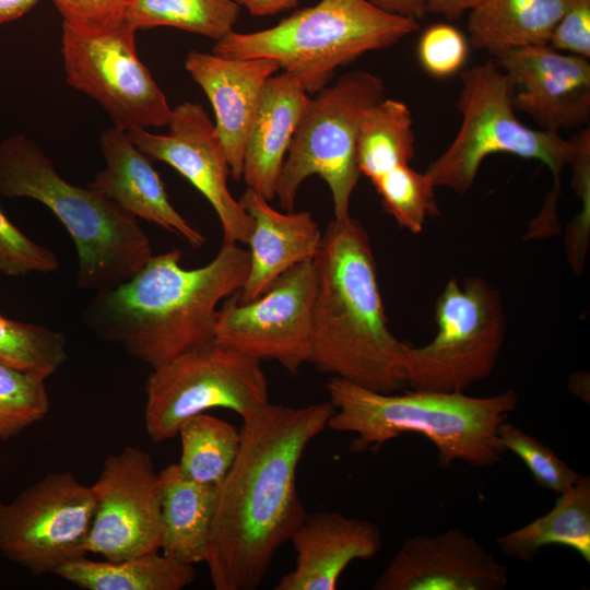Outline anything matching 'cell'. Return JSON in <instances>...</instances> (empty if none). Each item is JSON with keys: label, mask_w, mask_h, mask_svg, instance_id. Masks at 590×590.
Here are the masks:
<instances>
[{"label": "cell", "mask_w": 590, "mask_h": 590, "mask_svg": "<svg viewBox=\"0 0 590 590\" xmlns=\"http://www.w3.org/2000/svg\"><path fill=\"white\" fill-rule=\"evenodd\" d=\"M333 413L330 401L299 408L270 402L243 418L239 451L217 485L204 562L216 590H255L266 578L307 515L297 469Z\"/></svg>", "instance_id": "cell-1"}, {"label": "cell", "mask_w": 590, "mask_h": 590, "mask_svg": "<svg viewBox=\"0 0 590 590\" xmlns=\"http://www.w3.org/2000/svg\"><path fill=\"white\" fill-rule=\"evenodd\" d=\"M181 259L180 249L153 255L129 280L95 292L86 326L153 369L213 340L217 305L244 284L249 252L223 240L202 267L186 269Z\"/></svg>", "instance_id": "cell-2"}, {"label": "cell", "mask_w": 590, "mask_h": 590, "mask_svg": "<svg viewBox=\"0 0 590 590\" xmlns=\"http://www.w3.org/2000/svg\"><path fill=\"white\" fill-rule=\"evenodd\" d=\"M315 291L308 363L382 393L406 387V343L391 331L377 266L362 223L334 219L312 259Z\"/></svg>", "instance_id": "cell-3"}, {"label": "cell", "mask_w": 590, "mask_h": 590, "mask_svg": "<svg viewBox=\"0 0 590 590\" xmlns=\"http://www.w3.org/2000/svg\"><path fill=\"white\" fill-rule=\"evenodd\" d=\"M327 390L334 406L327 428L355 434L351 451L375 452L402 434L416 433L434 445L444 468L456 461L476 468L500 462L506 451L498 428L519 404L511 389L491 397L413 389L382 393L331 377Z\"/></svg>", "instance_id": "cell-4"}, {"label": "cell", "mask_w": 590, "mask_h": 590, "mask_svg": "<svg viewBox=\"0 0 590 590\" xmlns=\"http://www.w3.org/2000/svg\"><path fill=\"white\" fill-rule=\"evenodd\" d=\"M0 194L47 206L71 236L78 253L76 285L94 292L133 276L153 256L138 219L90 187L62 178L28 137L0 142Z\"/></svg>", "instance_id": "cell-5"}, {"label": "cell", "mask_w": 590, "mask_h": 590, "mask_svg": "<svg viewBox=\"0 0 590 590\" xmlns=\"http://www.w3.org/2000/svg\"><path fill=\"white\" fill-rule=\"evenodd\" d=\"M418 21L389 13L369 0H320L251 33L231 32L213 54L237 59L267 58L316 94L338 68L362 55L396 45L416 32Z\"/></svg>", "instance_id": "cell-6"}, {"label": "cell", "mask_w": 590, "mask_h": 590, "mask_svg": "<svg viewBox=\"0 0 590 590\" xmlns=\"http://www.w3.org/2000/svg\"><path fill=\"white\" fill-rule=\"evenodd\" d=\"M461 88L456 107L461 125L450 145L425 173L435 187L465 194L474 184L483 161L506 153L538 160L560 180L574 152V139L558 132L532 129L516 116L515 86L497 64L488 60L460 73Z\"/></svg>", "instance_id": "cell-7"}, {"label": "cell", "mask_w": 590, "mask_h": 590, "mask_svg": "<svg viewBox=\"0 0 590 590\" xmlns=\"http://www.w3.org/2000/svg\"><path fill=\"white\" fill-rule=\"evenodd\" d=\"M385 98L382 80L366 71L343 74L309 98L292 139L275 191L291 212L302 184L318 175L332 196L334 219L350 215L352 193L361 173L356 141L363 118Z\"/></svg>", "instance_id": "cell-8"}, {"label": "cell", "mask_w": 590, "mask_h": 590, "mask_svg": "<svg viewBox=\"0 0 590 590\" xmlns=\"http://www.w3.org/2000/svg\"><path fill=\"white\" fill-rule=\"evenodd\" d=\"M437 333L426 345H406V386L413 390L464 392L487 378L506 335L498 291L481 276L451 279L435 304Z\"/></svg>", "instance_id": "cell-9"}, {"label": "cell", "mask_w": 590, "mask_h": 590, "mask_svg": "<svg viewBox=\"0 0 590 590\" xmlns=\"http://www.w3.org/2000/svg\"><path fill=\"white\" fill-rule=\"evenodd\" d=\"M269 403L261 361L213 339L153 369L145 384L144 424L151 440L163 442L211 409L245 418Z\"/></svg>", "instance_id": "cell-10"}, {"label": "cell", "mask_w": 590, "mask_h": 590, "mask_svg": "<svg viewBox=\"0 0 590 590\" xmlns=\"http://www.w3.org/2000/svg\"><path fill=\"white\" fill-rule=\"evenodd\" d=\"M135 32L123 20L99 25L62 24L68 84L95 99L114 126L123 131L167 126L173 111L139 59Z\"/></svg>", "instance_id": "cell-11"}, {"label": "cell", "mask_w": 590, "mask_h": 590, "mask_svg": "<svg viewBox=\"0 0 590 590\" xmlns=\"http://www.w3.org/2000/svg\"><path fill=\"white\" fill-rule=\"evenodd\" d=\"M94 496L69 471L46 474L12 502L0 503V555L34 576L85 556Z\"/></svg>", "instance_id": "cell-12"}, {"label": "cell", "mask_w": 590, "mask_h": 590, "mask_svg": "<svg viewBox=\"0 0 590 590\" xmlns=\"http://www.w3.org/2000/svg\"><path fill=\"white\" fill-rule=\"evenodd\" d=\"M314 291V263L307 260L251 302L239 303L235 293L216 310L213 339L296 375L309 359Z\"/></svg>", "instance_id": "cell-13"}, {"label": "cell", "mask_w": 590, "mask_h": 590, "mask_svg": "<svg viewBox=\"0 0 590 590\" xmlns=\"http://www.w3.org/2000/svg\"><path fill=\"white\" fill-rule=\"evenodd\" d=\"M90 487L95 505L86 553L119 560L161 551V482L148 452L127 446L108 455Z\"/></svg>", "instance_id": "cell-14"}, {"label": "cell", "mask_w": 590, "mask_h": 590, "mask_svg": "<svg viewBox=\"0 0 590 590\" xmlns=\"http://www.w3.org/2000/svg\"><path fill=\"white\" fill-rule=\"evenodd\" d=\"M165 134L146 129L127 131L134 145L152 161L182 175L214 209L223 240L248 245L253 220L228 189L231 168L215 126L203 107L185 102L176 106Z\"/></svg>", "instance_id": "cell-15"}, {"label": "cell", "mask_w": 590, "mask_h": 590, "mask_svg": "<svg viewBox=\"0 0 590 590\" xmlns=\"http://www.w3.org/2000/svg\"><path fill=\"white\" fill-rule=\"evenodd\" d=\"M495 58L519 88L514 94L515 109L530 116L539 129L559 133L589 123L588 59L548 45L515 48Z\"/></svg>", "instance_id": "cell-16"}, {"label": "cell", "mask_w": 590, "mask_h": 590, "mask_svg": "<svg viewBox=\"0 0 590 590\" xmlns=\"http://www.w3.org/2000/svg\"><path fill=\"white\" fill-rule=\"evenodd\" d=\"M508 567L473 536L451 529L406 539L374 583L375 590H502Z\"/></svg>", "instance_id": "cell-17"}, {"label": "cell", "mask_w": 590, "mask_h": 590, "mask_svg": "<svg viewBox=\"0 0 590 590\" xmlns=\"http://www.w3.org/2000/svg\"><path fill=\"white\" fill-rule=\"evenodd\" d=\"M288 542L295 565L275 590H334L352 562L369 559L382 546L376 523L329 510L307 512Z\"/></svg>", "instance_id": "cell-18"}, {"label": "cell", "mask_w": 590, "mask_h": 590, "mask_svg": "<svg viewBox=\"0 0 590 590\" xmlns=\"http://www.w3.org/2000/svg\"><path fill=\"white\" fill-rule=\"evenodd\" d=\"M186 70L208 96L231 177L241 179L244 149L263 86L280 70L267 58L237 59L192 50Z\"/></svg>", "instance_id": "cell-19"}, {"label": "cell", "mask_w": 590, "mask_h": 590, "mask_svg": "<svg viewBox=\"0 0 590 590\" xmlns=\"http://www.w3.org/2000/svg\"><path fill=\"white\" fill-rule=\"evenodd\" d=\"M99 148L105 167L87 187L134 217L182 238L192 248L205 244V236L173 206L152 160L134 145L127 131L115 126L105 129Z\"/></svg>", "instance_id": "cell-20"}, {"label": "cell", "mask_w": 590, "mask_h": 590, "mask_svg": "<svg viewBox=\"0 0 590 590\" xmlns=\"http://www.w3.org/2000/svg\"><path fill=\"white\" fill-rule=\"evenodd\" d=\"M238 201L253 220L248 241L249 270L236 293L239 303H248L266 293L292 267L312 260L322 233L309 212H280L249 188Z\"/></svg>", "instance_id": "cell-21"}, {"label": "cell", "mask_w": 590, "mask_h": 590, "mask_svg": "<svg viewBox=\"0 0 590 590\" xmlns=\"http://www.w3.org/2000/svg\"><path fill=\"white\" fill-rule=\"evenodd\" d=\"M309 98L304 85L284 71L270 76L263 86L245 143L241 178L268 201L275 199L292 139Z\"/></svg>", "instance_id": "cell-22"}, {"label": "cell", "mask_w": 590, "mask_h": 590, "mask_svg": "<svg viewBox=\"0 0 590 590\" xmlns=\"http://www.w3.org/2000/svg\"><path fill=\"white\" fill-rule=\"evenodd\" d=\"M162 507V553L179 562L204 563L217 486L186 477L177 462L158 472Z\"/></svg>", "instance_id": "cell-23"}, {"label": "cell", "mask_w": 590, "mask_h": 590, "mask_svg": "<svg viewBox=\"0 0 590 590\" xmlns=\"http://www.w3.org/2000/svg\"><path fill=\"white\" fill-rule=\"evenodd\" d=\"M575 1L486 0L469 13V42L494 57L515 48L547 45Z\"/></svg>", "instance_id": "cell-24"}, {"label": "cell", "mask_w": 590, "mask_h": 590, "mask_svg": "<svg viewBox=\"0 0 590 590\" xmlns=\"http://www.w3.org/2000/svg\"><path fill=\"white\" fill-rule=\"evenodd\" d=\"M54 575L82 590H181L194 580L196 570L156 551L119 560L85 555L62 564Z\"/></svg>", "instance_id": "cell-25"}, {"label": "cell", "mask_w": 590, "mask_h": 590, "mask_svg": "<svg viewBox=\"0 0 590 590\" xmlns=\"http://www.w3.org/2000/svg\"><path fill=\"white\" fill-rule=\"evenodd\" d=\"M496 544L506 556L522 562L532 560L545 546L560 545L590 563V477L582 475L557 495L547 514L499 536Z\"/></svg>", "instance_id": "cell-26"}, {"label": "cell", "mask_w": 590, "mask_h": 590, "mask_svg": "<svg viewBox=\"0 0 590 590\" xmlns=\"http://www.w3.org/2000/svg\"><path fill=\"white\" fill-rule=\"evenodd\" d=\"M415 134L410 108L384 98L362 120L356 141V163L371 184L397 166L410 164Z\"/></svg>", "instance_id": "cell-27"}, {"label": "cell", "mask_w": 590, "mask_h": 590, "mask_svg": "<svg viewBox=\"0 0 590 590\" xmlns=\"http://www.w3.org/2000/svg\"><path fill=\"white\" fill-rule=\"evenodd\" d=\"M233 0H127L122 20L133 30L170 26L219 40L234 31Z\"/></svg>", "instance_id": "cell-28"}, {"label": "cell", "mask_w": 590, "mask_h": 590, "mask_svg": "<svg viewBox=\"0 0 590 590\" xmlns=\"http://www.w3.org/2000/svg\"><path fill=\"white\" fill-rule=\"evenodd\" d=\"M181 453L177 462L188 479L217 486L232 468L240 447V429L216 416L200 413L179 429Z\"/></svg>", "instance_id": "cell-29"}, {"label": "cell", "mask_w": 590, "mask_h": 590, "mask_svg": "<svg viewBox=\"0 0 590 590\" xmlns=\"http://www.w3.org/2000/svg\"><path fill=\"white\" fill-rule=\"evenodd\" d=\"M67 358V339L62 332L0 314L1 362L47 379Z\"/></svg>", "instance_id": "cell-30"}, {"label": "cell", "mask_w": 590, "mask_h": 590, "mask_svg": "<svg viewBox=\"0 0 590 590\" xmlns=\"http://www.w3.org/2000/svg\"><path fill=\"white\" fill-rule=\"evenodd\" d=\"M381 198L385 211L400 227L418 234L427 216L439 213L435 198V185L424 172L410 164L394 167L373 182Z\"/></svg>", "instance_id": "cell-31"}, {"label": "cell", "mask_w": 590, "mask_h": 590, "mask_svg": "<svg viewBox=\"0 0 590 590\" xmlns=\"http://www.w3.org/2000/svg\"><path fill=\"white\" fill-rule=\"evenodd\" d=\"M46 379L0 361V440L16 437L50 410Z\"/></svg>", "instance_id": "cell-32"}, {"label": "cell", "mask_w": 590, "mask_h": 590, "mask_svg": "<svg viewBox=\"0 0 590 590\" xmlns=\"http://www.w3.org/2000/svg\"><path fill=\"white\" fill-rule=\"evenodd\" d=\"M498 438L505 451L524 463L536 484L556 495L568 491L582 476L550 447L512 423L505 421L499 426Z\"/></svg>", "instance_id": "cell-33"}, {"label": "cell", "mask_w": 590, "mask_h": 590, "mask_svg": "<svg viewBox=\"0 0 590 590\" xmlns=\"http://www.w3.org/2000/svg\"><path fill=\"white\" fill-rule=\"evenodd\" d=\"M59 260L49 248L20 231L0 210V273L16 278L31 273H52Z\"/></svg>", "instance_id": "cell-34"}, {"label": "cell", "mask_w": 590, "mask_h": 590, "mask_svg": "<svg viewBox=\"0 0 590 590\" xmlns=\"http://www.w3.org/2000/svg\"><path fill=\"white\" fill-rule=\"evenodd\" d=\"M469 45L455 26L440 23L426 28L417 45L422 68L430 75L446 78L459 72L468 57Z\"/></svg>", "instance_id": "cell-35"}, {"label": "cell", "mask_w": 590, "mask_h": 590, "mask_svg": "<svg viewBox=\"0 0 590 590\" xmlns=\"http://www.w3.org/2000/svg\"><path fill=\"white\" fill-rule=\"evenodd\" d=\"M547 45L560 52L590 58V0H576L569 7Z\"/></svg>", "instance_id": "cell-36"}, {"label": "cell", "mask_w": 590, "mask_h": 590, "mask_svg": "<svg viewBox=\"0 0 590 590\" xmlns=\"http://www.w3.org/2000/svg\"><path fill=\"white\" fill-rule=\"evenodd\" d=\"M63 22L99 25L122 20L127 0H51Z\"/></svg>", "instance_id": "cell-37"}, {"label": "cell", "mask_w": 590, "mask_h": 590, "mask_svg": "<svg viewBox=\"0 0 590 590\" xmlns=\"http://www.w3.org/2000/svg\"><path fill=\"white\" fill-rule=\"evenodd\" d=\"M486 0H425L426 14H439L450 21L459 20L463 13L471 12Z\"/></svg>", "instance_id": "cell-38"}, {"label": "cell", "mask_w": 590, "mask_h": 590, "mask_svg": "<svg viewBox=\"0 0 590 590\" xmlns=\"http://www.w3.org/2000/svg\"><path fill=\"white\" fill-rule=\"evenodd\" d=\"M374 5L392 14L422 20L425 12V0H369Z\"/></svg>", "instance_id": "cell-39"}, {"label": "cell", "mask_w": 590, "mask_h": 590, "mask_svg": "<svg viewBox=\"0 0 590 590\" xmlns=\"http://www.w3.org/2000/svg\"><path fill=\"white\" fill-rule=\"evenodd\" d=\"M256 16L274 15L296 7L298 0H233Z\"/></svg>", "instance_id": "cell-40"}, {"label": "cell", "mask_w": 590, "mask_h": 590, "mask_svg": "<svg viewBox=\"0 0 590 590\" xmlns=\"http://www.w3.org/2000/svg\"><path fill=\"white\" fill-rule=\"evenodd\" d=\"M39 0H0V23L16 20L28 12Z\"/></svg>", "instance_id": "cell-41"}]
</instances>
